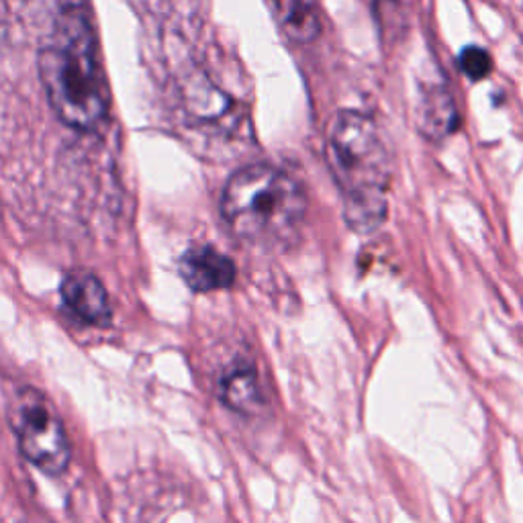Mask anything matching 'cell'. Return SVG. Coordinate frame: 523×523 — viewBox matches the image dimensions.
<instances>
[{
  "label": "cell",
  "instance_id": "obj_1",
  "mask_svg": "<svg viewBox=\"0 0 523 523\" xmlns=\"http://www.w3.org/2000/svg\"><path fill=\"white\" fill-rule=\"evenodd\" d=\"M39 76L54 113L68 127L90 131L107 113V84L97 39L80 9H66L39 52Z\"/></svg>",
  "mask_w": 523,
  "mask_h": 523
},
{
  "label": "cell",
  "instance_id": "obj_2",
  "mask_svg": "<svg viewBox=\"0 0 523 523\" xmlns=\"http://www.w3.org/2000/svg\"><path fill=\"white\" fill-rule=\"evenodd\" d=\"M327 164L344 195V219L354 233L370 235L389 215L391 158L374 121L340 111L327 129Z\"/></svg>",
  "mask_w": 523,
  "mask_h": 523
},
{
  "label": "cell",
  "instance_id": "obj_3",
  "mask_svg": "<svg viewBox=\"0 0 523 523\" xmlns=\"http://www.w3.org/2000/svg\"><path fill=\"white\" fill-rule=\"evenodd\" d=\"M307 211L301 184L284 170L254 164L237 170L225 184L221 215L233 233L256 244H287Z\"/></svg>",
  "mask_w": 523,
  "mask_h": 523
},
{
  "label": "cell",
  "instance_id": "obj_4",
  "mask_svg": "<svg viewBox=\"0 0 523 523\" xmlns=\"http://www.w3.org/2000/svg\"><path fill=\"white\" fill-rule=\"evenodd\" d=\"M11 421L23 456L47 474H62L70 464L64 423L52 403L33 389L19 391Z\"/></svg>",
  "mask_w": 523,
  "mask_h": 523
},
{
  "label": "cell",
  "instance_id": "obj_5",
  "mask_svg": "<svg viewBox=\"0 0 523 523\" xmlns=\"http://www.w3.org/2000/svg\"><path fill=\"white\" fill-rule=\"evenodd\" d=\"M66 307L84 323L105 327L111 321V303L103 282L84 270L70 272L62 282Z\"/></svg>",
  "mask_w": 523,
  "mask_h": 523
},
{
  "label": "cell",
  "instance_id": "obj_6",
  "mask_svg": "<svg viewBox=\"0 0 523 523\" xmlns=\"http://www.w3.org/2000/svg\"><path fill=\"white\" fill-rule=\"evenodd\" d=\"M180 276L197 293L227 289L235 280L233 262L211 246L190 248L180 260Z\"/></svg>",
  "mask_w": 523,
  "mask_h": 523
},
{
  "label": "cell",
  "instance_id": "obj_7",
  "mask_svg": "<svg viewBox=\"0 0 523 523\" xmlns=\"http://www.w3.org/2000/svg\"><path fill=\"white\" fill-rule=\"evenodd\" d=\"M219 397L231 411L254 415L264 401L256 368L246 360L229 364L219 378Z\"/></svg>",
  "mask_w": 523,
  "mask_h": 523
},
{
  "label": "cell",
  "instance_id": "obj_8",
  "mask_svg": "<svg viewBox=\"0 0 523 523\" xmlns=\"http://www.w3.org/2000/svg\"><path fill=\"white\" fill-rule=\"evenodd\" d=\"M419 129L427 137H446L458 127V111L444 86H434L421 92V101L417 107Z\"/></svg>",
  "mask_w": 523,
  "mask_h": 523
},
{
  "label": "cell",
  "instance_id": "obj_9",
  "mask_svg": "<svg viewBox=\"0 0 523 523\" xmlns=\"http://www.w3.org/2000/svg\"><path fill=\"white\" fill-rule=\"evenodd\" d=\"M268 3L276 23L293 41L309 43L319 35L317 0H268Z\"/></svg>",
  "mask_w": 523,
  "mask_h": 523
},
{
  "label": "cell",
  "instance_id": "obj_10",
  "mask_svg": "<svg viewBox=\"0 0 523 523\" xmlns=\"http://www.w3.org/2000/svg\"><path fill=\"white\" fill-rule=\"evenodd\" d=\"M458 66L468 80H485L493 70V60L487 50L479 45H466L458 54Z\"/></svg>",
  "mask_w": 523,
  "mask_h": 523
}]
</instances>
